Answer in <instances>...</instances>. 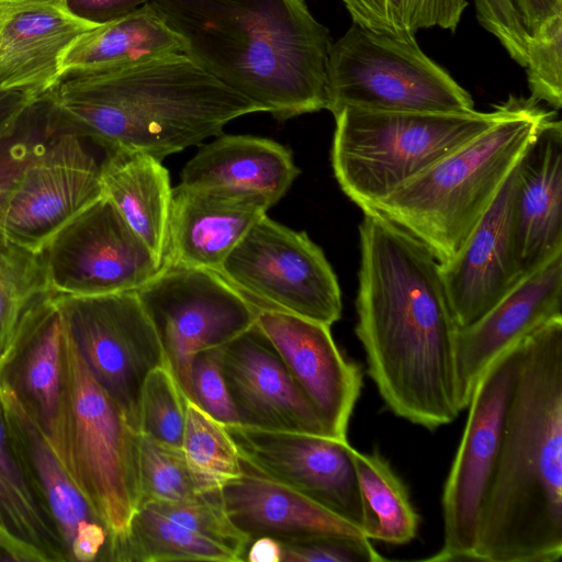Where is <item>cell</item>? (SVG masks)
<instances>
[{"label": "cell", "mask_w": 562, "mask_h": 562, "mask_svg": "<svg viewBox=\"0 0 562 562\" xmlns=\"http://www.w3.org/2000/svg\"><path fill=\"white\" fill-rule=\"evenodd\" d=\"M356 335L385 406L429 430L451 424L459 403L458 326L440 262L376 210L362 211Z\"/></svg>", "instance_id": "obj_1"}, {"label": "cell", "mask_w": 562, "mask_h": 562, "mask_svg": "<svg viewBox=\"0 0 562 562\" xmlns=\"http://www.w3.org/2000/svg\"><path fill=\"white\" fill-rule=\"evenodd\" d=\"M562 557V317L522 339L472 561Z\"/></svg>", "instance_id": "obj_2"}, {"label": "cell", "mask_w": 562, "mask_h": 562, "mask_svg": "<svg viewBox=\"0 0 562 562\" xmlns=\"http://www.w3.org/2000/svg\"><path fill=\"white\" fill-rule=\"evenodd\" d=\"M184 54L284 121L326 110L329 30L304 0H149Z\"/></svg>", "instance_id": "obj_3"}, {"label": "cell", "mask_w": 562, "mask_h": 562, "mask_svg": "<svg viewBox=\"0 0 562 562\" xmlns=\"http://www.w3.org/2000/svg\"><path fill=\"white\" fill-rule=\"evenodd\" d=\"M64 128L102 147L159 160L262 108L232 90L186 54L126 67L68 74L46 92Z\"/></svg>", "instance_id": "obj_4"}, {"label": "cell", "mask_w": 562, "mask_h": 562, "mask_svg": "<svg viewBox=\"0 0 562 562\" xmlns=\"http://www.w3.org/2000/svg\"><path fill=\"white\" fill-rule=\"evenodd\" d=\"M490 128L397 188L374 209L440 262L462 247L543 126L554 116L529 98L510 95Z\"/></svg>", "instance_id": "obj_5"}, {"label": "cell", "mask_w": 562, "mask_h": 562, "mask_svg": "<svg viewBox=\"0 0 562 562\" xmlns=\"http://www.w3.org/2000/svg\"><path fill=\"white\" fill-rule=\"evenodd\" d=\"M47 440L110 538L127 528L139 504V440L91 375L65 325L61 384Z\"/></svg>", "instance_id": "obj_6"}, {"label": "cell", "mask_w": 562, "mask_h": 562, "mask_svg": "<svg viewBox=\"0 0 562 562\" xmlns=\"http://www.w3.org/2000/svg\"><path fill=\"white\" fill-rule=\"evenodd\" d=\"M404 112L344 108L336 114L330 160L342 192L372 210L401 186L470 142L505 113Z\"/></svg>", "instance_id": "obj_7"}, {"label": "cell", "mask_w": 562, "mask_h": 562, "mask_svg": "<svg viewBox=\"0 0 562 562\" xmlns=\"http://www.w3.org/2000/svg\"><path fill=\"white\" fill-rule=\"evenodd\" d=\"M326 110L470 112L472 95L419 47L415 35L356 23L329 48Z\"/></svg>", "instance_id": "obj_8"}, {"label": "cell", "mask_w": 562, "mask_h": 562, "mask_svg": "<svg viewBox=\"0 0 562 562\" xmlns=\"http://www.w3.org/2000/svg\"><path fill=\"white\" fill-rule=\"evenodd\" d=\"M135 293L157 333L167 367L190 401L193 358L251 328L258 312L220 272L177 262H164Z\"/></svg>", "instance_id": "obj_9"}, {"label": "cell", "mask_w": 562, "mask_h": 562, "mask_svg": "<svg viewBox=\"0 0 562 562\" xmlns=\"http://www.w3.org/2000/svg\"><path fill=\"white\" fill-rule=\"evenodd\" d=\"M218 272L258 308L291 313L327 326L340 319L341 291L322 248L305 232L267 214L223 261Z\"/></svg>", "instance_id": "obj_10"}, {"label": "cell", "mask_w": 562, "mask_h": 562, "mask_svg": "<svg viewBox=\"0 0 562 562\" xmlns=\"http://www.w3.org/2000/svg\"><path fill=\"white\" fill-rule=\"evenodd\" d=\"M522 339L495 358L473 390L467 424L442 490L443 543L429 561L473 559L519 372Z\"/></svg>", "instance_id": "obj_11"}, {"label": "cell", "mask_w": 562, "mask_h": 562, "mask_svg": "<svg viewBox=\"0 0 562 562\" xmlns=\"http://www.w3.org/2000/svg\"><path fill=\"white\" fill-rule=\"evenodd\" d=\"M63 323L97 383L140 432V395L148 373L167 366L157 333L135 291L55 295Z\"/></svg>", "instance_id": "obj_12"}, {"label": "cell", "mask_w": 562, "mask_h": 562, "mask_svg": "<svg viewBox=\"0 0 562 562\" xmlns=\"http://www.w3.org/2000/svg\"><path fill=\"white\" fill-rule=\"evenodd\" d=\"M41 254L55 295L135 291L161 267L103 195L58 231Z\"/></svg>", "instance_id": "obj_13"}, {"label": "cell", "mask_w": 562, "mask_h": 562, "mask_svg": "<svg viewBox=\"0 0 562 562\" xmlns=\"http://www.w3.org/2000/svg\"><path fill=\"white\" fill-rule=\"evenodd\" d=\"M72 131L59 127L21 172L1 233L41 252L50 238L102 196L100 164Z\"/></svg>", "instance_id": "obj_14"}, {"label": "cell", "mask_w": 562, "mask_h": 562, "mask_svg": "<svg viewBox=\"0 0 562 562\" xmlns=\"http://www.w3.org/2000/svg\"><path fill=\"white\" fill-rule=\"evenodd\" d=\"M225 427L246 463L363 533L364 515L355 448L347 440L307 432L263 430L240 424Z\"/></svg>", "instance_id": "obj_15"}, {"label": "cell", "mask_w": 562, "mask_h": 562, "mask_svg": "<svg viewBox=\"0 0 562 562\" xmlns=\"http://www.w3.org/2000/svg\"><path fill=\"white\" fill-rule=\"evenodd\" d=\"M255 325L281 357L328 437L347 440L363 376L338 349L330 326L270 308H258Z\"/></svg>", "instance_id": "obj_16"}, {"label": "cell", "mask_w": 562, "mask_h": 562, "mask_svg": "<svg viewBox=\"0 0 562 562\" xmlns=\"http://www.w3.org/2000/svg\"><path fill=\"white\" fill-rule=\"evenodd\" d=\"M218 362L240 425L328 437L317 413L256 325L218 348Z\"/></svg>", "instance_id": "obj_17"}, {"label": "cell", "mask_w": 562, "mask_h": 562, "mask_svg": "<svg viewBox=\"0 0 562 562\" xmlns=\"http://www.w3.org/2000/svg\"><path fill=\"white\" fill-rule=\"evenodd\" d=\"M515 176L516 167L460 250L440 263L459 329L479 321L525 277L513 224Z\"/></svg>", "instance_id": "obj_18"}, {"label": "cell", "mask_w": 562, "mask_h": 562, "mask_svg": "<svg viewBox=\"0 0 562 562\" xmlns=\"http://www.w3.org/2000/svg\"><path fill=\"white\" fill-rule=\"evenodd\" d=\"M558 317H562V252L522 277L479 321L458 329L456 368L462 411L495 358Z\"/></svg>", "instance_id": "obj_19"}, {"label": "cell", "mask_w": 562, "mask_h": 562, "mask_svg": "<svg viewBox=\"0 0 562 562\" xmlns=\"http://www.w3.org/2000/svg\"><path fill=\"white\" fill-rule=\"evenodd\" d=\"M0 408L25 473L58 529L68 561H103L110 535L74 484L41 427L1 386Z\"/></svg>", "instance_id": "obj_20"}, {"label": "cell", "mask_w": 562, "mask_h": 562, "mask_svg": "<svg viewBox=\"0 0 562 562\" xmlns=\"http://www.w3.org/2000/svg\"><path fill=\"white\" fill-rule=\"evenodd\" d=\"M271 206L257 191L179 183L172 188L164 262L218 272L229 252Z\"/></svg>", "instance_id": "obj_21"}, {"label": "cell", "mask_w": 562, "mask_h": 562, "mask_svg": "<svg viewBox=\"0 0 562 562\" xmlns=\"http://www.w3.org/2000/svg\"><path fill=\"white\" fill-rule=\"evenodd\" d=\"M93 27L61 5L0 0V91H49L61 78L67 50Z\"/></svg>", "instance_id": "obj_22"}, {"label": "cell", "mask_w": 562, "mask_h": 562, "mask_svg": "<svg viewBox=\"0 0 562 562\" xmlns=\"http://www.w3.org/2000/svg\"><path fill=\"white\" fill-rule=\"evenodd\" d=\"M513 224L524 276L562 252V125L557 116L516 166Z\"/></svg>", "instance_id": "obj_23"}, {"label": "cell", "mask_w": 562, "mask_h": 562, "mask_svg": "<svg viewBox=\"0 0 562 562\" xmlns=\"http://www.w3.org/2000/svg\"><path fill=\"white\" fill-rule=\"evenodd\" d=\"M221 498L231 521L251 541L260 537L281 543L319 536L364 537L356 526L244 460L243 474L222 487Z\"/></svg>", "instance_id": "obj_24"}, {"label": "cell", "mask_w": 562, "mask_h": 562, "mask_svg": "<svg viewBox=\"0 0 562 562\" xmlns=\"http://www.w3.org/2000/svg\"><path fill=\"white\" fill-rule=\"evenodd\" d=\"M64 323L50 294L21 319L0 356V386L37 423L46 438L57 416Z\"/></svg>", "instance_id": "obj_25"}, {"label": "cell", "mask_w": 562, "mask_h": 562, "mask_svg": "<svg viewBox=\"0 0 562 562\" xmlns=\"http://www.w3.org/2000/svg\"><path fill=\"white\" fill-rule=\"evenodd\" d=\"M299 173L292 153L283 145L263 137L221 134L184 165L180 183L252 190L273 206Z\"/></svg>", "instance_id": "obj_26"}, {"label": "cell", "mask_w": 562, "mask_h": 562, "mask_svg": "<svg viewBox=\"0 0 562 562\" xmlns=\"http://www.w3.org/2000/svg\"><path fill=\"white\" fill-rule=\"evenodd\" d=\"M102 195L164 262L172 188L161 160L137 150L105 153L100 164Z\"/></svg>", "instance_id": "obj_27"}, {"label": "cell", "mask_w": 562, "mask_h": 562, "mask_svg": "<svg viewBox=\"0 0 562 562\" xmlns=\"http://www.w3.org/2000/svg\"><path fill=\"white\" fill-rule=\"evenodd\" d=\"M184 54L180 36L148 2L134 12L83 33L67 50L61 77L115 69Z\"/></svg>", "instance_id": "obj_28"}, {"label": "cell", "mask_w": 562, "mask_h": 562, "mask_svg": "<svg viewBox=\"0 0 562 562\" xmlns=\"http://www.w3.org/2000/svg\"><path fill=\"white\" fill-rule=\"evenodd\" d=\"M0 522L41 562L68 561L58 529L15 452L0 408Z\"/></svg>", "instance_id": "obj_29"}, {"label": "cell", "mask_w": 562, "mask_h": 562, "mask_svg": "<svg viewBox=\"0 0 562 562\" xmlns=\"http://www.w3.org/2000/svg\"><path fill=\"white\" fill-rule=\"evenodd\" d=\"M111 562H240L216 542L177 524L150 506L139 507L123 533L109 540Z\"/></svg>", "instance_id": "obj_30"}, {"label": "cell", "mask_w": 562, "mask_h": 562, "mask_svg": "<svg viewBox=\"0 0 562 562\" xmlns=\"http://www.w3.org/2000/svg\"><path fill=\"white\" fill-rule=\"evenodd\" d=\"M362 498L363 535L390 544L412 541L419 528V515L408 491L389 461L376 450L353 452Z\"/></svg>", "instance_id": "obj_31"}, {"label": "cell", "mask_w": 562, "mask_h": 562, "mask_svg": "<svg viewBox=\"0 0 562 562\" xmlns=\"http://www.w3.org/2000/svg\"><path fill=\"white\" fill-rule=\"evenodd\" d=\"M181 449L202 493L220 492L243 474V460L225 425L190 400L186 405Z\"/></svg>", "instance_id": "obj_32"}, {"label": "cell", "mask_w": 562, "mask_h": 562, "mask_svg": "<svg viewBox=\"0 0 562 562\" xmlns=\"http://www.w3.org/2000/svg\"><path fill=\"white\" fill-rule=\"evenodd\" d=\"M50 294L42 254L0 233V356L26 312Z\"/></svg>", "instance_id": "obj_33"}, {"label": "cell", "mask_w": 562, "mask_h": 562, "mask_svg": "<svg viewBox=\"0 0 562 562\" xmlns=\"http://www.w3.org/2000/svg\"><path fill=\"white\" fill-rule=\"evenodd\" d=\"M352 23L379 33L415 35L424 29L456 32L467 0H341Z\"/></svg>", "instance_id": "obj_34"}, {"label": "cell", "mask_w": 562, "mask_h": 562, "mask_svg": "<svg viewBox=\"0 0 562 562\" xmlns=\"http://www.w3.org/2000/svg\"><path fill=\"white\" fill-rule=\"evenodd\" d=\"M59 122L47 93L34 98L0 142V233L4 210L21 172Z\"/></svg>", "instance_id": "obj_35"}, {"label": "cell", "mask_w": 562, "mask_h": 562, "mask_svg": "<svg viewBox=\"0 0 562 562\" xmlns=\"http://www.w3.org/2000/svg\"><path fill=\"white\" fill-rule=\"evenodd\" d=\"M199 494L202 492L192 477L182 449L140 434L138 508L182 502Z\"/></svg>", "instance_id": "obj_36"}, {"label": "cell", "mask_w": 562, "mask_h": 562, "mask_svg": "<svg viewBox=\"0 0 562 562\" xmlns=\"http://www.w3.org/2000/svg\"><path fill=\"white\" fill-rule=\"evenodd\" d=\"M187 400L167 366L151 370L142 389L140 434L181 448Z\"/></svg>", "instance_id": "obj_37"}, {"label": "cell", "mask_w": 562, "mask_h": 562, "mask_svg": "<svg viewBox=\"0 0 562 562\" xmlns=\"http://www.w3.org/2000/svg\"><path fill=\"white\" fill-rule=\"evenodd\" d=\"M172 521L216 542L245 560L251 540L228 518L221 498V491L202 493L176 503L148 504ZM143 507V506H142Z\"/></svg>", "instance_id": "obj_38"}, {"label": "cell", "mask_w": 562, "mask_h": 562, "mask_svg": "<svg viewBox=\"0 0 562 562\" xmlns=\"http://www.w3.org/2000/svg\"><path fill=\"white\" fill-rule=\"evenodd\" d=\"M526 74L530 98L553 110L562 105V13L546 20L527 38Z\"/></svg>", "instance_id": "obj_39"}, {"label": "cell", "mask_w": 562, "mask_h": 562, "mask_svg": "<svg viewBox=\"0 0 562 562\" xmlns=\"http://www.w3.org/2000/svg\"><path fill=\"white\" fill-rule=\"evenodd\" d=\"M281 543V542H280ZM281 562H379L384 558L366 537L319 536L281 543Z\"/></svg>", "instance_id": "obj_40"}, {"label": "cell", "mask_w": 562, "mask_h": 562, "mask_svg": "<svg viewBox=\"0 0 562 562\" xmlns=\"http://www.w3.org/2000/svg\"><path fill=\"white\" fill-rule=\"evenodd\" d=\"M192 401L223 425L239 424L223 378L218 348L199 352L191 364Z\"/></svg>", "instance_id": "obj_41"}, {"label": "cell", "mask_w": 562, "mask_h": 562, "mask_svg": "<svg viewBox=\"0 0 562 562\" xmlns=\"http://www.w3.org/2000/svg\"><path fill=\"white\" fill-rule=\"evenodd\" d=\"M149 0H64L63 8L74 18L94 27L119 20Z\"/></svg>", "instance_id": "obj_42"}, {"label": "cell", "mask_w": 562, "mask_h": 562, "mask_svg": "<svg viewBox=\"0 0 562 562\" xmlns=\"http://www.w3.org/2000/svg\"><path fill=\"white\" fill-rule=\"evenodd\" d=\"M527 34L532 36L549 18L562 13V0H509Z\"/></svg>", "instance_id": "obj_43"}, {"label": "cell", "mask_w": 562, "mask_h": 562, "mask_svg": "<svg viewBox=\"0 0 562 562\" xmlns=\"http://www.w3.org/2000/svg\"><path fill=\"white\" fill-rule=\"evenodd\" d=\"M34 98L36 97L22 91H0V142Z\"/></svg>", "instance_id": "obj_44"}, {"label": "cell", "mask_w": 562, "mask_h": 562, "mask_svg": "<svg viewBox=\"0 0 562 562\" xmlns=\"http://www.w3.org/2000/svg\"><path fill=\"white\" fill-rule=\"evenodd\" d=\"M281 543L271 537L254 539L247 551L250 562H281Z\"/></svg>", "instance_id": "obj_45"}, {"label": "cell", "mask_w": 562, "mask_h": 562, "mask_svg": "<svg viewBox=\"0 0 562 562\" xmlns=\"http://www.w3.org/2000/svg\"><path fill=\"white\" fill-rule=\"evenodd\" d=\"M0 548L7 561L37 562L38 557L21 542L15 540L0 522Z\"/></svg>", "instance_id": "obj_46"}, {"label": "cell", "mask_w": 562, "mask_h": 562, "mask_svg": "<svg viewBox=\"0 0 562 562\" xmlns=\"http://www.w3.org/2000/svg\"><path fill=\"white\" fill-rule=\"evenodd\" d=\"M15 1H33V2H42V3H49L55 5H61L64 0H15Z\"/></svg>", "instance_id": "obj_47"}]
</instances>
